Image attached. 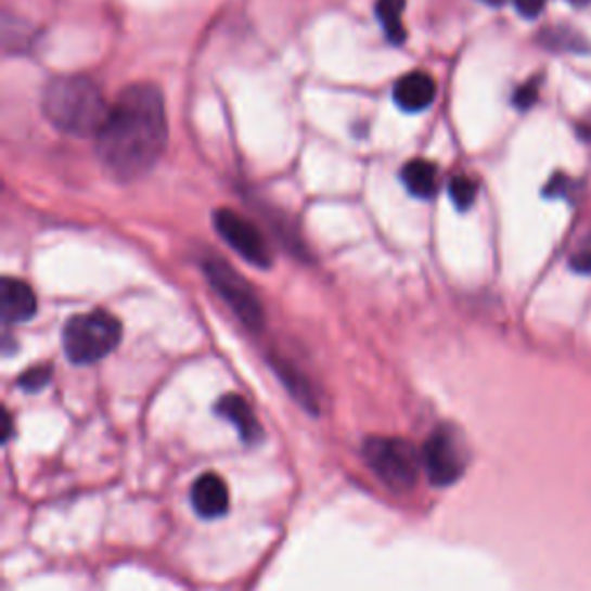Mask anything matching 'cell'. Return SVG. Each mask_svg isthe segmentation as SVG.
<instances>
[{
    "label": "cell",
    "instance_id": "cell-2",
    "mask_svg": "<svg viewBox=\"0 0 591 591\" xmlns=\"http://www.w3.org/2000/svg\"><path fill=\"white\" fill-rule=\"evenodd\" d=\"M42 112L53 128L72 137H98L110 118L106 104L95 81L86 77H56L42 93Z\"/></svg>",
    "mask_w": 591,
    "mask_h": 591
},
{
    "label": "cell",
    "instance_id": "cell-22",
    "mask_svg": "<svg viewBox=\"0 0 591 591\" xmlns=\"http://www.w3.org/2000/svg\"><path fill=\"white\" fill-rule=\"evenodd\" d=\"M578 134H580L584 141H591V116H584V118L578 123Z\"/></svg>",
    "mask_w": 591,
    "mask_h": 591
},
{
    "label": "cell",
    "instance_id": "cell-17",
    "mask_svg": "<svg viewBox=\"0 0 591 591\" xmlns=\"http://www.w3.org/2000/svg\"><path fill=\"white\" fill-rule=\"evenodd\" d=\"M573 190H576V183L566 174H554L550 183L543 188V196H548V200H568Z\"/></svg>",
    "mask_w": 591,
    "mask_h": 591
},
{
    "label": "cell",
    "instance_id": "cell-11",
    "mask_svg": "<svg viewBox=\"0 0 591 591\" xmlns=\"http://www.w3.org/2000/svg\"><path fill=\"white\" fill-rule=\"evenodd\" d=\"M215 411H218L220 416H224L229 423H234V427L239 429V435L245 444H255L261 439V425L255 416V411L249 409V404L241 396L229 393V396L218 400Z\"/></svg>",
    "mask_w": 591,
    "mask_h": 591
},
{
    "label": "cell",
    "instance_id": "cell-6",
    "mask_svg": "<svg viewBox=\"0 0 591 591\" xmlns=\"http://www.w3.org/2000/svg\"><path fill=\"white\" fill-rule=\"evenodd\" d=\"M213 224L220 239L229 247H234L247 264H253L257 268L273 266L271 245L264 239L259 227L253 220H247L245 215L231 208H218L213 213Z\"/></svg>",
    "mask_w": 591,
    "mask_h": 591
},
{
    "label": "cell",
    "instance_id": "cell-21",
    "mask_svg": "<svg viewBox=\"0 0 591 591\" xmlns=\"http://www.w3.org/2000/svg\"><path fill=\"white\" fill-rule=\"evenodd\" d=\"M511 3L525 16V20H536V16L543 12L548 0H511Z\"/></svg>",
    "mask_w": 591,
    "mask_h": 591
},
{
    "label": "cell",
    "instance_id": "cell-12",
    "mask_svg": "<svg viewBox=\"0 0 591 591\" xmlns=\"http://www.w3.org/2000/svg\"><path fill=\"white\" fill-rule=\"evenodd\" d=\"M402 183L411 196L429 200L439 188V171L433 163H427V159H411L402 169Z\"/></svg>",
    "mask_w": 591,
    "mask_h": 591
},
{
    "label": "cell",
    "instance_id": "cell-8",
    "mask_svg": "<svg viewBox=\"0 0 591 591\" xmlns=\"http://www.w3.org/2000/svg\"><path fill=\"white\" fill-rule=\"evenodd\" d=\"M35 312H38V298L24 280L5 278L0 282V317L5 326L24 324Z\"/></svg>",
    "mask_w": 591,
    "mask_h": 591
},
{
    "label": "cell",
    "instance_id": "cell-13",
    "mask_svg": "<svg viewBox=\"0 0 591 591\" xmlns=\"http://www.w3.org/2000/svg\"><path fill=\"white\" fill-rule=\"evenodd\" d=\"M404 5L407 0H377V20L390 44H402L407 40V30L402 24Z\"/></svg>",
    "mask_w": 591,
    "mask_h": 591
},
{
    "label": "cell",
    "instance_id": "cell-23",
    "mask_svg": "<svg viewBox=\"0 0 591 591\" xmlns=\"http://www.w3.org/2000/svg\"><path fill=\"white\" fill-rule=\"evenodd\" d=\"M568 3L576 8H584V5H591V0H568Z\"/></svg>",
    "mask_w": 591,
    "mask_h": 591
},
{
    "label": "cell",
    "instance_id": "cell-1",
    "mask_svg": "<svg viewBox=\"0 0 591 591\" xmlns=\"http://www.w3.org/2000/svg\"><path fill=\"white\" fill-rule=\"evenodd\" d=\"M167 137L169 125L159 88L132 83L112 104L110 118L95 137L98 157L112 178L132 183L159 163Z\"/></svg>",
    "mask_w": 591,
    "mask_h": 591
},
{
    "label": "cell",
    "instance_id": "cell-24",
    "mask_svg": "<svg viewBox=\"0 0 591 591\" xmlns=\"http://www.w3.org/2000/svg\"><path fill=\"white\" fill-rule=\"evenodd\" d=\"M483 3L490 5V8H499V5H504V0H483Z\"/></svg>",
    "mask_w": 591,
    "mask_h": 591
},
{
    "label": "cell",
    "instance_id": "cell-10",
    "mask_svg": "<svg viewBox=\"0 0 591 591\" xmlns=\"http://www.w3.org/2000/svg\"><path fill=\"white\" fill-rule=\"evenodd\" d=\"M190 501L196 515L204 517V521L222 517L229 509V488L224 478H220L218 474L200 476L190 490Z\"/></svg>",
    "mask_w": 591,
    "mask_h": 591
},
{
    "label": "cell",
    "instance_id": "cell-20",
    "mask_svg": "<svg viewBox=\"0 0 591 591\" xmlns=\"http://www.w3.org/2000/svg\"><path fill=\"white\" fill-rule=\"evenodd\" d=\"M568 266H570L576 273L591 275V241H584V243L576 249V253L570 255Z\"/></svg>",
    "mask_w": 591,
    "mask_h": 591
},
{
    "label": "cell",
    "instance_id": "cell-19",
    "mask_svg": "<svg viewBox=\"0 0 591 591\" xmlns=\"http://www.w3.org/2000/svg\"><path fill=\"white\" fill-rule=\"evenodd\" d=\"M536 100H539V81L536 79L523 83L513 95V104L517 110H529V106L536 104Z\"/></svg>",
    "mask_w": 591,
    "mask_h": 591
},
{
    "label": "cell",
    "instance_id": "cell-7",
    "mask_svg": "<svg viewBox=\"0 0 591 591\" xmlns=\"http://www.w3.org/2000/svg\"><path fill=\"white\" fill-rule=\"evenodd\" d=\"M421 458L427 480L437 488L453 486V483L464 474V464H467L464 446L460 437L449 427H437L435 433L427 437Z\"/></svg>",
    "mask_w": 591,
    "mask_h": 591
},
{
    "label": "cell",
    "instance_id": "cell-15",
    "mask_svg": "<svg viewBox=\"0 0 591 591\" xmlns=\"http://www.w3.org/2000/svg\"><path fill=\"white\" fill-rule=\"evenodd\" d=\"M275 372L280 374V380L284 382V386L292 390V396L300 402V404H306L308 409H317V400L312 396V388L308 386L306 377H303V374L292 368V365H286V363H275Z\"/></svg>",
    "mask_w": 591,
    "mask_h": 591
},
{
    "label": "cell",
    "instance_id": "cell-18",
    "mask_svg": "<svg viewBox=\"0 0 591 591\" xmlns=\"http://www.w3.org/2000/svg\"><path fill=\"white\" fill-rule=\"evenodd\" d=\"M51 382V370L47 365H40V368H30L22 374L20 380V386L26 390V393H35V390H42L47 384Z\"/></svg>",
    "mask_w": 591,
    "mask_h": 591
},
{
    "label": "cell",
    "instance_id": "cell-5",
    "mask_svg": "<svg viewBox=\"0 0 591 591\" xmlns=\"http://www.w3.org/2000/svg\"><path fill=\"white\" fill-rule=\"evenodd\" d=\"M202 268H204L206 280L213 286V292L227 303L229 310L234 312L247 329L261 331L266 321L264 308H261V300L253 292V286L247 284V280L239 275L227 261L215 259V257L206 259Z\"/></svg>",
    "mask_w": 591,
    "mask_h": 591
},
{
    "label": "cell",
    "instance_id": "cell-14",
    "mask_svg": "<svg viewBox=\"0 0 591 591\" xmlns=\"http://www.w3.org/2000/svg\"><path fill=\"white\" fill-rule=\"evenodd\" d=\"M541 42L552 51H573V53L591 51V44H589V40L584 38V35H580L576 28H570V26L548 28L541 35Z\"/></svg>",
    "mask_w": 591,
    "mask_h": 591
},
{
    "label": "cell",
    "instance_id": "cell-9",
    "mask_svg": "<svg viewBox=\"0 0 591 591\" xmlns=\"http://www.w3.org/2000/svg\"><path fill=\"white\" fill-rule=\"evenodd\" d=\"M437 98V83L427 72H409L393 86V100L407 114L425 112Z\"/></svg>",
    "mask_w": 591,
    "mask_h": 591
},
{
    "label": "cell",
    "instance_id": "cell-3",
    "mask_svg": "<svg viewBox=\"0 0 591 591\" xmlns=\"http://www.w3.org/2000/svg\"><path fill=\"white\" fill-rule=\"evenodd\" d=\"M123 337L120 321L104 312L93 310L72 317L63 329V349L69 363L91 365L110 356Z\"/></svg>",
    "mask_w": 591,
    "mask_h": 591
},
{
    "label": "cell",
    "instance_id": "cell-4",
    "mask_svg": "<svg viewBox=\"0 0 591 591\" xmlns=\"http://www.w3.org/2000/svg\"><path fill=\"white\" fill-rule=\"evenodd\" d=\"M368 467L396 490L414 488L423 467L421 453L404 439L370 437L363 446Z\"/></svg>",
    "mask_w": 591,
    "mask_h": 591
},
{
    "label": "cell",
    "instance_id": "cell-16",
    "mask_svg": "<svg viewBox=\"0 0 591 591\" xmlns=\"http://www.w3.org/2000/svg\"><path fill=\"white\" fill-rule=\"evenodd\" d=\"M476 192H478V185H476L474 178L464 176V174H458L455 178H451L449 194H451V202L455 204L458 210L472 208L476 202Z\"/></svg>",
    "mask_w": 591,
    "mask_h": 591
}]
</instances>
